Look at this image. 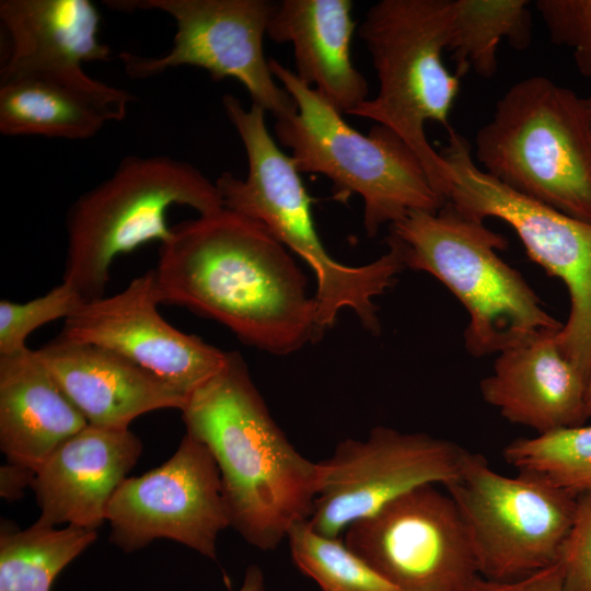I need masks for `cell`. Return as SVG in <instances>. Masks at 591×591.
<instances>
[{"label":"cell","mask_w":591,"mask_h":591,"mask_svg":"<svg viewBox=\"0 0 591 591\" xmlns=\"http://www.w3.org/2000/svg\"><path fill=\"white\" fill-rule=\"evenodd\" d=\"M153 271L161 303L215 320L267 352L288 355L323 334L291 252L263 224L227 208L172 227Z\"/></svg>","instance_id":"cell-1"},{"label":"cell","mask_w":591,"mask_h":591,"mask_svg":"<svg viewBox=\"0 0 591 591\" xmlns=\"http://www.w3.org/2000/svg\"><path fill=\"white\" fill-rule=\"evenodd\" d=\"M181 412L186 433L218 465L230 526L250 545L276 549L293 524L311 515L317 462L298 452L275 422L237 352Z\"/></svg>","instance_id":"cell-2"},{"label":"cell","mask_w":591,"mask_h":591,"mask_svg":"<svg viewBox=\"0 0 591 591\" xmlns=\"http://www.w3.org/2000/svg\"><path fill=\"white\" fill-rule=\"evenodd\" d=\"M222 105L243 142L248 166L243 179L225 171L216 181L224 208L259 222L306 263L316 281V318L322 332L334 325L341 310L349 309L367 331L379 334L374 299L405 268L397 252L390 247L361 266L332 257L315 229L311 197L300 172L269 134L265 111L255 104L246 109L231 94L223 96Z\"/></svg>","instance_id":"cell-3"},{"label":"cell","mask_w":591,"mask_h":591,"mask_svg":"<svg viewBox=\"0 0 591 591\" xmlns=\"http://www.w3.org/2000/svg\"><path fill=\"white\" fill-rule=\"evenodd\" d=\"M387 246L405 268L430 274L468 314L464 346L474 357L498 354L564 326L543 308L523 276L497 251L508 241L450 202L412 211L389 225Z\"/></svg>","instance_id":"cell-4"},{"label":"cell","mask_w":591,"mask_h":591,"mask_svg":"<svg viewBox=\"0 0 591 591\" xmlns=\"http://www.w3.org/2000/svg\"><path fill=\"white\" fill-rule=\"evenodd\" d=\"M270 71L293 99L297 111L278 118L275 135L291 150L299 172L331 179L337 198L357 194L363 201V227L374 236L412 211L436 212L445 204L417 154L387 127L367 135L348 125L314 89L276 59Z\"/></svg>","instance_id":"cell-5"},{"label":"cell","mask_w":591,"mask_h":591,"mask_svg":"<svg viewBox=\"0 0 591 591\" xmlns=\"http://www.w3.org/2000/svg\"><path fill=\"white\" fill-rule=\"evenodd\" d=\"M476 164L514 192L591 223L586 99L542 76L515 82L475 137Z\"/></svg>","instance_id":"cell-6"},{"label":"cell","mask_w":591,"mask_h":591,"mask_svg":"<svg viewBox=\"0 0 591 591\" xmlns=\"http://www.w3.org/2000/svg\"><path fill=\"white\" fill-rule=\"evenodd\" d=\"M453 0H380L372 4L359 35L379 80L375 97L349 115L374 120L402 138L422 162L444 198L451 169L428 142L427 121L451 128L449 114L461 78L442 61L448 48Z\"/></svg>","instance_id":"cell-7"},{"label":"cell","mask_w":591,"mask_h":591,"mask_svg":"<svg viewBox=\"0 0 591 591\" xmlns=\"http://www.w3.org/2000/svg\"><path fill=\"white\" fill-rule=\"evenodd\" d=\"M174 205L200 216L224 208L216 183L187 162L167 155L123 159L108 178L68 210L62 282L85 302L104 297L116 256L171 239L166 215Z\"/></svg>","instance_id":"cell-8"},{"label":"cell","mask_w":591,"mask_h":591,"mask_svg":"<svg viewBox=\"0 0 591 591\" xmlns=\"http://www.w3.org/2000/svg\"><path fill=\"white\" fill-rule=\"evenodd\" d=\"M443 487L465 523L480 577L513 581L557 563L577 496L534 474L502 475L467 450Z\"/></svg>","instance_id":"cell-9"},{"label":"cell","mask_w":591,"mask_h":591,"mask_svg":"<svg viewBox=\"0 0 591 591\" xmlns=\"http://www.w3.org/2000/svg\"><path fill=\"white\" fill-rule=\"evenodd\" d=\"M439 152L451 169L445 202L479 221L509 224L529 257L560 279L570 299L557 334L564 356L588 379L591 373V223L521 195L484 172L465 137L453 128Z\"/></svg>","instance_id":"cell-10"},{"label":"cell","mask_w":591,"mask_h":591,"mask_svg":"<svg viewBox=\"0 0 591 591\" xmlns=\"http://www.w3.org/2000/svg\"><path fill=\"white\" fill-rule=\"evenodd\" d=\"M108 8L125 12L158 10L176 25L171 49L158 57L121 51L117 57L132 79H146L179 66L207 70L215 81L234 78L253 103L276 119L297 111L279 86L264 55L263 40L275 3L267 0H111Z\"/></svg>","instance_id":"cell-11"},{"label":"cell","mask_w":591,"mask_h":591,"mask_svg":"<svg viewBox=\"0 0 591 591\" xmlns=\"http://www.w3.org/2000/svg\"><path fill=\"white\" fill-rule=\"evenodd\" d=\"M465 449L425 432L372 428L364 440L344 439L317 462V490L308 522L340 537L354 522L424 485L444 486L457 474Z\"/></svg>","instance_id":"cell-12"},{"label":"cell","mask_w":591,"mask_h":591,"mask_svg":"<svg viewBox=\"0 0 591 591\" xmlns=\"http://www.w3.org/2000/svg\"><path fill=\"white\" fill-rule=\"evenodd\" d=\"M344 542L398 591H467L479 576L465 523L436 485L351 523Z\"/></svg>","instance_id":"cell-13"},{"label":"cell","mask_w":591,"mask_h":591,"mask_svg":"<svg viewBox=\"0 0 591 591\" xmlns=\"http://www.w3.org/2000/svg\"><path fill=\"white\" fill-rule=\"evenodd\" d=\"M106 521L111 542L124 552L169 538L217 561L218 535L230 522L220 472L208 448L186 433L162 465L121 482Z\"/></svg>","instance_id":"cell-14"},{"label":"cell","mask_w":591,"mask_h":591,"mask_svg":"<svg viewBox=\"0 0 591 591\" xmlns=\"http://www.w3.org/2000/svg\"><path fill=\"white\" fill-rule=\"evenodd\" d=\"M4 34L0 84L39 78L89 97L109 121L124 119L134 96L101 82L84 70L91 61H108L111 48L101 43V15L89 0H1Z\"/></svg>","instance_id":"cell-15"},{"label":"cell","mask_w":591,"mask_h":591,"mask_svg":"<svg viewBox=\"0 0 591 591\" xmlns=\"http://www.w3.org/2000/svg\"><path fill=\"white\" fill-rule=\"evenodd\" d=\"M153 269L120 292L84 302L60 336L112 350L188 397L228 362L230 352L185 334L159 313Z\"/></svg>","instance_id":"cell-16"},{"label":"cell","mask_w":591,"mask_h":591,"mask_svg":"<svg viewBox=\"0 0 591 591\" xmlns=\"http://www.w3.org/2000/svg\"><path fill=\"white\" fill-rule=\"evenodd\" d=\"M142 451L129 429L86 426L58 445L35 471L31 487L42 526L96 530L117 487Z\"/></svg>","instance_id":"cell-17"},{"label":"cell","mask_w":591,"mask_h":591,"mask_svg":"<svg viewBox=\"0 0 591 591\" xmlns=\"http://www.w3.org/2000/svg\"><path fill=\"white\" fill-rule=\"evenodd\" d=\"M35 351L91 426L128 429L142 414L186 405L182 393L106 348L59 335Z\"/></svg>","instance_id":"cell-18"},{"label":"cell","mask_w":591,"mask_h":591,"mask_svg":"<svg viewBox=\"0 0 591 591\" xmlns=\"http://www.w3.org/2000/svg\"><path fill=\"white\" fill-rule=\"evenodd\" d=\"M543 333L498 352L480 381L484 401L508 421L544 434L582 426L587 379L561 352L557 334Z\"/></svg>","instance_id":"cell-19"},{"label":"cell","mask_w":591,"mask_h":591,"mask_svg":"<svg viewBox=\"0 0 591 591\" xmlns=\"http://www.w3.org/2000/svg\"><path fill=\"white\" fill-rule=\"evenodd\" d=\"M349 0H282L275 3L266 35L293 46L297 77L337 112L350 114L369 88L350 55L356 23Z\"/></svg>","instance_id":"cell-20"},{"label":"cell","mask_w":591,"mask_h":591,"mask_svg":"<svg viewBox=\"0 0 591 591\" xmlns=\"http://www.w3.org/2000/svg\"><path fill=\"white\" fill-rule=\"evenodd\" d=\"M86 426L35 350L0 355V448L10 463L35 472Z\"/></svg>","instance_id":"cell-21"},{"label":"cell","mask_w":591,"mask_h":591,"mask_svg":"<svg viewBox=\"0 0 591 591\" xmlns=\"http://www.w3.org/2000/svg\"><path fill=\"white\" fill-rule=\"evenodd\" d=\"M106 121L93 101L54 81L27 77L0 84L2 135L86 139Z\"/></svg>","instance_id":"cell-22"},{"label":"cell","mask_w":591,"mask_h":591,"mask_svg":"<svg viewBox=\"0 0 591 591\" xmlns=\"http://www.w3.org/2000/svg\"><path fill=\"white\" fill-rule=\"evenodd\" d=\"M528 0H453L448 50L462 78L470 69L483 78L498 69L497 50L506 39L517 50L532 40Z\"/></svg>","instance_id":"cell-23"},{"label":"cell","mask_w":591,"mask_h":591,"mask_svg":"<svg viewBox=\"0 0 591 591\" xmlns=\"http://www.w3.org/2000/svg\"><path fill=\"white\" fill-rule=\"evenodd\" d=\"M96 538V530L34 523L19 531L2 524L0 591H50L59 572Z\"/></svg>","instance_id":"cell-24"},{"label":"cell","mask_w":591,"mask_h":591,"mask_svg":"<svg viewBox=\"0 0 591 591\" xmlns=\"http://www.w3.org/2000/svg\"><path fill=\"white\" fill-rule=\"evenodd\" d=\"M507 464L578 496L591 489V425L519 438L502 451Z\"/></svg>","instance_id":"cell-25"},{"label":"cell","mask_w":591,"mask_h":591,"mask_svg":"<svg viewBox=\"0 0 591 591\" xmlns=\"http://www.w3.org/2000/svg\"><path fill=\"white\" fill-rule=\"evenodd\" d=\"M286 538L293 564L321 591H398L344 540L315 532L308 520L293 524Z\"/></svg>","instance_id":"cell-26"},{"label":"cell","mask_w":591,"mask_h":591,"mask_svg":"<svg viewBox=\"0 0 591 591\" xmlns=\"http://www.w3.org/2000/svg\"><path fill=\"white\" fill-rule=\"evenodd\" d=\"M84 302L77 290L66 282L24 303L1 300L0 355L26 349L25 341L32 332L55 320H66Z\"/></svg>","instance_id":"cell-27"},{"label":"cell","mask_w":591,"mask_h":591,"mask_svg":"<svg viewBox=\"0 0 591 591\" xmlns=\"http://www.w3.org/2000/svg\"><path fill=\"white\" fill-rule=\"evenodd\" d=\"M551 40L572 50L579 72L591 78V0H537Z\"/></svg>","instance_id":"cell-28"},{"label":"cell","mask_w":591,"mask_h":591,"mask_svg":"<svg viewBox=\"0 0 591 591\" xmlns=\"http://www.w3.org/2000/svg\"><path fill=\"white\" fill-rule=\"evenodd\" d=\"M557 561L565 591H591V489L577 496L573 521Z\"/></svg>","instance_id":"cell-29"},{"label":"cell","mask_w":591,"mask_h":591,"mask_svg":"<svg viewBox=\"0 0 591 591\" xmlns=\"http://www.w3.org/2000/svg\"><path fill=\"white\" fill-rule=\"evenodd\" d=\"M467 591H565L559 563L513 581H494L478 576Z\"/></svg>","instance_id":"cell-30"},{"label":"cell","mask_w":591,"mask_h":591,"mask_svg":"<svg viewBox=\"0 0 591 591\" xmlns=\"http://www.w3.org/2000/svg\"><path fill=\"white\" fill-rule=\"evenodd\" d=\"M35 472L26 466L10 463L0 468V496L7 500L19 499L31 486Z\"/></svg>","instance_id":"cell-31"},{"label":"cell","mask_w":591,"mask_h":591,"mask_svg":"<svg viewBox=\"0 0 591 591\" xmlns=\"http://www.w3.org/2000/svg\"><path fill=\"white\" fill-rule=\"evenodd\" d=\"M237 591H266L265 576L257 565H250L244 573L243 582Z\"/></svg>","instance_id":"cell-32"},{"label":"cell","mask_w":591,"mask_h":591,"mask_svg":"<svg viewBox=\"0 0 591 591\" xmlns=\"http://www.w3.org/2000/svg\"><path fill=\"white\" fill-rule=\"evenodd\" d=\"M586 410L588 418L591 417V373L586 387Z\"/></svg>","instance_id":"cell-33"},{"label":"cell","mask_w":591,"mask_h":591,"mask_svg":"<svg viewBox=\"0 0 591 591\" xmlns=\"http://www.w3.org/2000/svg\"><path fill=\"white\" fill-rule=\"evenodd\" d=\"M587 101V105H588V108H589V113H590V116H591V94L589 97L586 99Z\"/></svg>","instance_id":"cell-34"}]
</instances>
